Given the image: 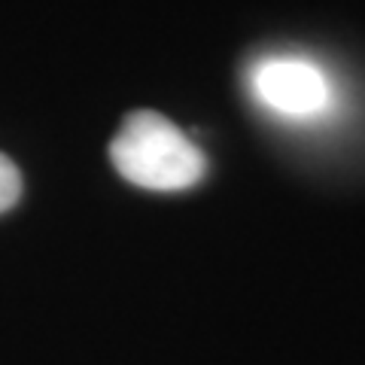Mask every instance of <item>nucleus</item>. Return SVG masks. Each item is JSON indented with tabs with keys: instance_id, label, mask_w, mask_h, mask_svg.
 <instances>
[{
	"instance_id": "3",
	"label": "nucleus",
	"mask_w": 365,
	"mask_h": 365,
	"mask_svg": "<svg viewBox=\"0 0 365 365\" xmlns=\"http://www.w3.org/2000/svg\"><path fill=\"white\" fill-rule=\"evenodd\" d=\"M21 195V174L9 158L0 153V213H6Z\"/></svg>"
},
{
	"instance_id": "1",
	"label": "nucleus",
	"mask_w": 365,
	"mask_h": 365,
	"mask_svg": "<svg viewBox=\"0 0 365 365\" xmlns=\"http://www.w3.org/2000/svg\"><path fill=\"white\" fill-rule=\"evenodd\" d=\"M110 158L119 174L140 189L180 192L204 177V153L155 110H137L125 116L110 143Z\"/></svg>"
},
{
	"instance_id": "2",
	"label": "nucleus",
	"mask_w": 365,
	"mask_h": 365,
	"mask_svg": "<svg viewBox=\"0 0 365 365\" xmlns=\"http://www.w3.org/2000/svg\"><path fill=\"white\" fill-rule=\"evenodd\" d=\"M250 83L262 104L289 119L319 116L332 101L326 73L304 58H265L253 67Z\"/></svg>"
}]
</instances>
